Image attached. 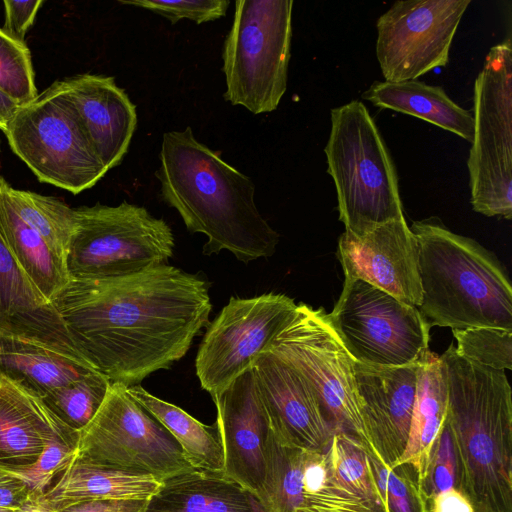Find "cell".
I'll use <instances>...</instances> for the list:
<instances>
[{
	"label": "cell",
	"instance_id": "1",
	"mask_svg": "<svg viewBox=\"0 0 512 512\" xmlns=\"http://www.w3.org/2000/svg\"><path fill=\"white\" fill-rule=\"evenodd\" d=\"M51 303L79 354L126 387L185 356L212 309L208 283L168 264L118 278L70 279Z\"/></svg>",
	"mask_w": 512,
	"mask_h": 512
},
{
	"label": "cell",
	"instance_id": "2",
	"mask_svg": "<svg viewBox=\"0 0 512 512\" xmlns=\"http://www.w3.org/2000/svg\"><path fill=\"white\" fill-rule=\"evenodd\" d=\"M159 160L162 199L188 231L207 237L204 254L227 250L244 263L274 254L279 234L255 204L253 181L199 142L191 127L163 134Z\"/></svg>",
	"mask_w": 512,
	"mask_h": 512
},
{
	"label": "cell",
	"instance_id": "3",
	"mask_svg": "<svg viewBox=\"0 0 512 512\" xmlns=\"http://www.w3.org/2000/svg\"><path fill=\"white\" fill-rule=\"evenodd\" d=\"M448 384V420L459 460V490L475 512H512V393L504 371L440 355Z\"/></svg>",
	"mask_w": 512,
	"mask_h": 512
},
{
	"label": "cell",
	"instance_id": "4",
	"mask_svg": "<svg viewBox=\"0 0 512 512\" xmlns=\"http://www.w3.org/2000/svg\"><path fill=\"white\" fill-rule=\"evenodd\" d=\"M410 229L419 248L418 309L430 327L512 330V287L494 254L435 216Z\"/></svg>",
	"mask_w": 512,
	"mask_h": 512
},
{
	"label": "cell",
	"instance_id": "5",
	"mask_svg": "<svg viewBox=\"0 0 512 512\" xmlns=\"http://www.w3.org/2000/svg\"><path fill=\"white\" fill-rule=\"evenodd\" d=\"M324 152L346 232L361 237L376 226L404 218L396 167L362 102L352 100L331 110Z\"/></svg>",
	"mask_w": 512,
	"mask_h": 512
},
{
	"label": "cell",
	"instance_id": "6",
	"mask_svg": "<svg viewBox=\"0 0 512 512\" xmlns=\"http://www.w3.org/2000/svg\"><path fill=\"white\" fill-rule=\"evenodd\" d=\"M292 0H238L222 50L224 99L253 114L277 109L287 89Z\"/></svg>",
	"mask_w": 512,
	"mask_h": 512
},
{
	"label": "cell",
	"instance_id": "7",
	"mask_svg": "<svg viewBox=\"0 0 512 512\" xmlns=\"http://www.w3.org/2000/svg\"><path fill=\"white\" fill-rule=\"evenodd\" d=\"M10 148L43 183L78 194L108 172L64 80L22 105L3 131Z\"/></svg>",
	"mask_w": 512,
	"mask_h": 512
},
{
	"label": "cell",
	"instance_id": "8",
	"mask_svg": "<svg viewBox=\"0 0 512 512\" xmlns=\"http://www.w3.org/2000/svg\"><path fill=\"white\" fill-rule=\"evenodd\" d=\"M174 245L169 225L142 206H81L74 208L66 269L74 280L129 276L167 264Z\"/></svg>",
	"mask_w": 512,
	"mask_h": 512
},
{
	"label": "cell",
	"instance_id": "9",
	"mask_svg": "<svg viewBox=\"0 0 512 512\" xmlns=\"http://www.w3.org/2000/svg\"><path fill=\"white\" fill-rule=\"evenodd\" d=\"M268 351L291 366L305 380L335 434L355 437L370 454L377 457L359 411L355 361L323 308L297 304L292 317Z\"/></svg>",
	"mask_w": 512,
	"mask_h": 512
},
{
	"label": "cell",
	"instance_id": "10",
	"mask_svg": "<svg viewBox=\"0 0 512 512\" xmlns=\"http://www.w3.org/2000/svg\"><path fill=\"white\" fill-rule=\"evenodd\" d=\"M474 134L467 167L470 202L488 217L512 218V45L491 47L474 84Z\"/></svg>",
	"mask_w": 512,
	"mask_h": 512
},
{
	"label": "cell",
	"instance_id": "11",
	"mask_svg": "<svg viewBox=\"0 0 512 512\" xmlns=\"http://www.w3.org/2000/svg\"><path fill=\"white\" fill-rule=\"evenodd\" d=\"M330 322L355 362L380 367L420 363L429 331L419 309L359 279H344Z\"/></svg>",
	"mask_w": 512,
	"mask_h": 512
},
{
	"label": "cell",
	"instance_id": "12",
	"mask_svg": "<svg viewBox=\"0 0 512 512\" xmlns=\"http://www.w3.org/2000/svg\"><path fill=\"white\" fill-rule=\"evenodd\" d=\"M76 453L102 465L165 479L194 470L169 431L127 392L110 383L100 409L79 432Z\"/></svg>",
	"mask_w": 512,
	"mask_h": 512
},
{
	"label": "cell",
	"instance_id": "13",
	"mask_svg": "<svg viewBox=\"0 0 512 512\" xmlns=\"http://www.w3.org/2000/svg\"><path fill=\"white\" fill-rule=\"evenodd\" d=\"M297 304L285 294L231 297L208 324L195 360L196 375L211 397L224 391L267 352Z\"/></svg>",
	"mask_w": 512,
	"mask_h": 512
},
{
	"label": "cell",
	"instance_id": "14",
	"mask_svg": "<svg viewBox=\"0 0 512 512\" xmlns=\"http://www.w3.org/2000/svg\"><path fill=\"white\" fill-rule=\"evenodd\" d=\"M470 0H400L376 22V57L384 81L417 80L449 62Z\"/></svg>",
	"mask_w": 512,
	"mask_h": 512
},
{
	"label": "cell",
	"instance_id": "15",
	"mask_svg": "<svg viewBox=\"0 0 512 512\" xmlns=\"http://www.w3.org/2000/svg\"><path fill=\"white\" fill-rule=\"evenodd\" d=\"M338 257L345 279H359L419 307L422 291L417 238L405 218L376 226L361 237L344 231Z\"/></svg>",
	"mask_w": 512,
	"mask_h": 512
},
{
	"label": "cell",
	"instance_id": "16",
	"mask_svg": "<svg viewBox=\"0 0 512 512\" xmlns=\"http://www.w3.org/2000/svg\"><path fill=\"white\" fill-rule=\"evenodd\" d=\"M212 399L217 409L215 424L223 449L224 476L259 498L271 426L253 367Z\"/></svg>",
	"mask_w": 512,
	"mask_h": 512
},
{
	"label": "cell",
	"instance_id": "17",
	"mask_svg": "<svg viewBox=\"0 0 512 512\" xmlns=\"http://www.w3.org/2000/svg\"><path fill=\"white\" fill-rule=\"evenodd\" d=\"M418 364L380 367L354 363L364 429L375 454L386 467L398 462L408 444Z\"/></svg>",
	"mask_w": 512,
	"mask_h": 512
},
{
	"label": "cell",
	"instance_id": "18",
	"mask_svg": "<svg viewBox=\"0 0 512 512\" xmlns=\"http://www.w3.org/2000/svg\"><path fill=\"white\" fill-rule=\"evenodd\" d=\"M253 371L277 439L307 451L326 450L335 433L305 380L270 351L258 357Z\"/></svg>",
	"mask_w": 512,
	"mask_h": 512
},
{
	"label": "cell",
	"instance_id": "19",
	"mask_svg": "<svg viewBox=\"0 0 512 512\" xmlns=\"http://www.w3.org/2000/svg\"><path fill=\"white\" fill-rule=\"evenodd\" d=\"M64 81L99 159L107 171L115 168L136 130V106L111 76L86 73Z\"/></svg>",
	"mask_w": 512,
	"mask_h": 512
},
{
	"label": "cell",
	"instance_id": "20",
	"mask_svg": "<svg viewBox=\"0 0 512 512\" xmlns=\"http://www.w3.org/2000/svg\"><path fill=\"white\" fill-rule=\"evenodd\" d=\"M70 431L38 394L0 376V468L32 467L50 439Z\"/></svg>",
	"mask_w": 512,
	"mask_h": 512
},
{
	"label": "cell",
	"instance_id": "21",
	"mask_svg": "<svg viewBox=\"0 0 512 512\" xmlns=\"http://www.w3.org/2000/svg\"><path fill=\"white\" fill-rule=\"evenodd\" d=\"M95 371L74 348L0 332V376L8 377L40 397Z\"/></svg>",
	"mask_w": 512,
	"mask_h": 512
},
{
	"label": "cell",
	"instance_id": "22",
	"mask_svg": "<svg viewBox=\"0 0 512 512\" xmlns=\"http://www.w3.org/2000/svg\"><path fill=\"white\" fill-rule=\"evenodd\" d=\"M0 332L74 348L56 309L22 270L0 233Z\"/></svg>",
	"mask_w": 512,
	"mask_h": 512
},
{
	"label": "cell",
	"instance_id": "23",
	"mask_svg": "<svg viewBox=\"0 0 512 512\" xmlns=\"http://www.w3.org/2000/svg\"><path fill=\"white\" fill-rule=\"evenodd\" d=\"M146 512H266L250 490L223 474L192 470L165 479Z\"/></svg>",
	"mask_w": 512,
	"mask_h": 512
},
{
	"label": "cell",
	"instance_id": "24",
	"mask_svg": "<svg viewBox=\"0 0 512 512\" xmlns=\"http://www.w3.org/2000/svg\"><path fill=\"white\" fill-rule=\"evenodd\" d=\"M160 485L152 476L94 463L75 453L42 496L57 510L93 499H149Z\"/></svg>",
	"mask_w": 512,
	"mask_h": 512
},
{
	"label": "cell",
	"instance_id": "25",
	"mask_svg": "<svg viewBox=\"0 0 512 512\" xmlns=\"http://www.w3.org/2000/svg\"><path fill=\"white\" fill-rule=\"evenodd\" d=\"M362 98L381 109L411 115L472 142L473 113L456 104L441 86L419 80L375 81Z\"/></svg>",
	"mask_w": 512,
	"mask_h": 512
},
{
	"label": "cell",
	"instance_id": "26",
	"mask_svg": "<svg viewBox=\"0 0 512 512\" xmlns=\"http://www.w3.org/2000/svg\"><path fill=\"white\" fill-rule=\"evenodd\" d=\"M7 184L0 176V233L30 281L51 303L70 281L66 264L16 213L7 196Z\"/></svg>",
	"mask_w": 512,
	"mask_h": 512
},
{
	"label": "cell",
	"instance_id": "27",
	"mask_svg": "<svg viewBox=\"0 0 512 512\" xmlns=\"http://www.w3.org/2000/svg\"><path fill=\"white\" fill-rule=\"evenodd\" d=\"M447 414L448 384L445 366L440 356L429 351L418 364L408 444L396 464L412 463L422 475L433 441Z\"/></svg>",
	"mask_w": 512,
	"mask_h": 512
},
{
	"label": "cell",
	"instance_id": "28",
	"mask_svg": "<svg viewBox=\"0 0 512 512\" xmlns=\"http://www.w3.org/2000/svg\"><path fill=\"white\" fill-rule=\"evenodd\" d=\"M127 392L169 431L195 470L224 475L223 449L216 424L201 423L180 407L152 395L140 384L127 387Z\"/></svg>",
	"mask_w": 512,
	"mask_h": 512
},
{
	"label": "cell",
	"instance_id": "29",
	"mask_svg": "<svg viewBox=\"0 0 512 512\" xmlns=\"http://www.w3.org/2000/svg\"><path fill=\"white\" fill-rule=\"evenodd\" d=\"M304 456L305 450L282 443L271 430L259 497L266 512H298L304 507Z\"/></svg>",
	"mask_w": 512,
	"mask_h": 512
},
{
	"label": "cell",
	"instance_id": "30",
	"mask_svg": "<svg viewBox=\"0 0 512 512\" xmlns=\"http://www.w3.org/2000/svg\"><path fill=\"white\" fill-rule=\"evenodd\" d=\"M369 454L355 437L335 434L327 448L330 474L324 487L332 486L353 495L374 512H386L374 480Z\"/></svg>",
	"mask_w": 512,
	"mask_h": 512
},
{
	"label": "cell",
	"instance_id": "31",
	"mask_svg": "<svg viewBox=\"0 0 512 512\" xmlns=\"http://www.w3.org/2000/svg\"><path fill=\"white\" fill-rule=\"evenodd\" d=\"M6 192L19 217L34 229L53 253L66 264L74 231V208L55 197L16 189L9 183Z\"/></svg>",
	"mask_w": 512,
	"mask_h": 512
},
{
	"label": "cell",
	"instance_id": "32",
	"mask_svg": "<svg viewBox=\"0 0 512 512\" xmlns=\"http://www.w3.org/2000/svg\"><path fill=\"white\" fill-rule=\"evenodd\" d=\"M109 386L110 381L95 371L57 387L41 398L64 424L80 432L100 409Z\"/></svg>",
	"mask_w": 512,
	"mask_h": 512
},
{
	"label": "cell",
	"instance_id": "33",
	"mask_svg": "<svg viewBox=\"0 0 512 512\" xmlns=\"http://www.w3.org/2000/svg\"><path fill=\"white\" fill-rule=\"evenodd\" d=\"M370 466L386 512H427L418 468L409 462L386 467L369 454Z\"/></svg>",
	"mask_w": 512,
	"mask_h": 512
},
{
	"label": "cell",
	"instance_id": "34",
	"mask_svg": "<svg viewBox=\"0 0 512 512\" xmlns=\"http://www.w3.org/2000/svg\"><path fill=\"white\" fill-rule=\"evenodd\" d=\"M452 332L460 356L495 370H511L512 330L473 327L452 329Z\"/></svg>",
	"mask_w": 512,
	"mask_h": 512
},
{
	"label": "cell",
	"instance_id": "35",
	"mask_svg": "<svg viewBox=\"0 0 512 512\" xmlns=\"http://www.w3.org/2000/svg\"><path fill=\"white\" fill-rule=\"evenodd\" d=\"M0 88L24 105L37 97L30 51L26 43L0 28Z\"/></svg>",
	"mask_w": 512,
	"mask_h": 512
},
{
	"label": "cell",
	"instance_id": "36",
	"mask_svg": "<svg viewBox=\"0 0 512 512\" xmlns=\"http://www.w3.org/2000/svg\"><path fill=\"white\" fill-rule=\"evenodd\" d=\"M459 480L458 454L447 417L433 441L421 475L422 491L427 502L448 489L459 490Z\"/></svg>",
	"mask_w": 512,
	"mask_h": 512
},
{
	"label": "cell",
	"instance_id": "37",
	"mask_svg": "<svg viewBox=\"0 0 512 512\" xmlns=\"http://www.w3.org/2000/svg\"><path fill=\"white\" fill-rule=\"evenodd\" d=\"M123 5H131L150 10L168 19L172 25L181 19H189L197 24L214 21L226 14L227 0H119Z\"/></svg>",
	"mask_w": 512,
	"mask_h": 512
},
{
	"label": "cell",
	"instance_id": "38",
	"mask_svg": "<svg viewBox=\"0 0 512 512\" xmlns=\"http://www.w3.org/2000/svg\"><path fill=\"white\" fill-rule=\"evenodd\" d=\"M5 10V22L3 30L13 39L25 43L28 29L33 25L42 0L36 1H11L3 2Z\"/></svg>",
	"mask_w": 512,
	"mask_h": 512
},
{
	"label": "cell",
	"instance_id": "39",
	"mask_svg": "<svg viewBox=\"0 0 512 512\" xmlns=\"http://www.w3.org/2000/svg\"><path fill=\"white\" fill-rule=\"evenodd\" d=\"M148 499H93L63 506L56 512H146Z\"/></svg>",
	"mask_w": 512,
	"mask_h": 512
},
{
	"label": "cell",
	"instance_id": "40",
	"mask_svg": "<svg viewBox=\"0 0 512 512\" xmlns=\"http://www.w3.org/2000/svg\"><path fill=\"white\" fill-rule=\"evenodd\" d=\"M29 483L11 471L0 468V508L17 509L31 495Z\"/></svg>",
	"mask_w": 512,
	"mask_h": 512
},
{
	"label": "cell",
	"instance_id": "41",
	"mask_svg": "<svg viewBox=\"0 0 512 512\" xmlns=\"http://www.w3.org/2000/svg\"><path fill=\"white\" fill-rule=\"evenodd\" d=\"M427 512H475L468 498L458 489L443 491L427 502Z\"/></svg>",
	"mask_w": 512,
	"mask_h": 512
},
{
	"label": "cell",
	"instance_id": "42",
	"mask_svg": "<svg viewBox=\"0 0 512 512\" xmlns=\"http://www.w3.org/2000/svg\"><path fill=\"white\" fill-rule=\"evenodd\" d=\"M14 98L0 88V130L4 131L21 107Z\"/></svg>",
	"mask_w": 512,
	"mask_h": 512
},
{
	"label": "cell",
	"instance_id": "43",
	"mask_svg": "<svg viewBox=\"0 0 512 512\" xmlns=\"http://www.w3.org/2000/svg\"><path fill=\"white\" fill-rule=\"evenodd\" d=\"M42 492H32L14 512H56L43 498Z\"/></svg>",
	"mask_w": 512,
	"mask_h": 512
},
{
	"label": "cell",
	"instance_id": "44",
	"mask_svg": "<svg viewBox=\"0 0 512 512\" xmlns=\"http://www.w3.org/2000/svg\"><path fill=\"white\" fill-rule=\"evenodd\" d=\"M298 512H351V511L341 510V509H331V508L309 507V508L300 509Z\"/></svg>",
	"mask_w": 512,
	"mask_h": 512
},
{
	"label": "cell",
	"instance_id": "45",
	"mask_svg": "<svg viewBox=\"0 0 512 512\" xmlns=\"http://www.w3.org/2000/svg\"><path fill=\"white\" fill-rule=\"evenodd\" d=\"M0 512H14L13 509L0 508Z\"/></svg>",
	"mask_w": 512,
	"mask_h": 512
}]
</instances>
